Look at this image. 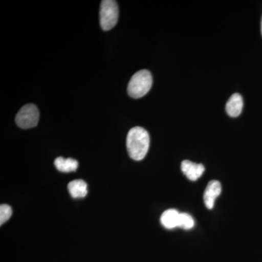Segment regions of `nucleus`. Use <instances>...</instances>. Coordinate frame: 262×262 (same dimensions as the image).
<instances>
[{"label":"nucleus","instance_id":"f257e3e1","mask_svg":"<svg viewBox=\"0 0 262 262\" xmlns=\"http://www.w3.org/2000/svg\"><path fill=\"white\" fill-rule=\"evenodd\" d=\"M149 135L145 129L134 127L129 130L127 136L126 146L129 156L136 161L145 158L149 148Z\"/></svg>","mask_w":262,"mask_h":262},{"label":"nucleus","instance_id":"f03ea898","mask_svg":"<svg viewBox=\"0 0 262 262\" xmlns=\"http://www.w3.org/2000/svg\"><path fill=\"white\" fill-rule=\"evenodd\" d=\"M152 85V76L149 71L143 70L134 74L131 77L127 93L131 98H140L148 94Z\"/></svg>","mask_w":262,"mask_h":262},{"label":"nucleus","instance_id":"7ed1b4c3","mask_svg":"<svg viewBox=\"0 0 262 262\" xmlns=\"http://www.w3.org/2000/svg\"><path fill=\"white\" fill-rule=\"evenodd\" d=\"M119 18V8L116 1L103 0L100 8V24L103 31H110L116 26Z\"/></svg>","mask_w":262,"mask_h":262},{"label":"nucleus","instance_id":"20e7f679","mask_svg":"<svg viewBox=\"0 0 262 262\" xmlns=\"http://www.w3.org/2000/svg\"><path fill=\"white\" fill-rule=\"evenodd\" d=\"M39 118V113L37 106L29 103L20 108L15 117V122L20 128L29 129L37 126Z\"/></svg>","mask_w":262,"mask_h":262},{"label":"nucleus","instance_id":"39448f33","mask_svg":"<svg viewBox=\"0 0 262 262\" xmlns=\"http://www.w3.org/2000/svg\"><path fill=\"white\" fill-rule=\"evenodd\" d=\"M221 192H222V185L220 182L213 180L208 183L203 194L205 206L208 209L211 210L214 207L215 199L220 195Z\"/></svg>","mask_w":262,"mask_h":262},{"label":"nucleus","instance_id":"423d86ee","mask_svg":"<svg viewBox=\"0 0 262 262\" xmlns=\"http://www.w3.org/2000/svg\"><path fill=\"white\" fill-rule=\"evenodd\" d=\"M181 169L187 179L192 182L198 180L205 171L204 165L194 163L187 160L182 161Z\"/></svg>","mask_w":262,"mask_h":262},{"label":"nucleus","instance_id":"0eeeda50","mask_svg":"<svg viewBox=\"0 0 262 262\" xmlns=\"http://www.w3.org/2000/svg\"><path fill=\"white\" fill-rule=\"evenodd\" d=\"M244 100L241 94H234L229 98L226 104V111L229 116L237 117L242 113Z\"/></svg>","mask_w":262,"mask_h":262},{"label":"nucleus","instance_id":"6e6552de","mask_svg":"<svg viewBox=\"0 0 262 262\" xmlns=\"http://www.w3.org/2000/svg\"><path fill=\"white\" fill-rule=\"evenodd\" d=\"M180 213L176 209H168L164 211L160 222L165 228L171 229L178 227Z\"/></svg>","mask_w":262,"mask_h":262},{"label":"nucleus","instance_id":"1a4fd4ad","mask_svg":"<svg viewBox=\"0 0 262 262\" xmlns=\"http://www.w3.org/2000/svg\"><path fill=\"white\" fill-rule=\"evenodd\" d=\"M68 190L73 198H84L88 194V185L82 179H77L68 184Z\"/></svg>","mask_w":262,"mask_h":262},{"label":"nucleus","instance_id":"9d476101","mask_svg":"<svg viewBox=\"0 0 262 262\" xmlns=\"http://www.w3.org/2000/svg\"><path fill=\"white\" fill-rule=\"evenodd\" d=\"M55 166L57 170L63 173H70L77 170L78 168L79 163L77 160L72 159V158H64L62 157L56 158L54 161Z\"/></svg>","mask_w":262,"mask_h":262},{"label":"nucleus","instance_id":"9b49d317","mask_svg":"<svg viewBox=\"0 0 262 262\" xmlns=\"http://www.w3.org/2000/svg\"><path fill=\"white\" fill-rule=\"evenodd\" d=\"M194 226V221L190 215L187 213H180L178 227L188 230L192 229Z\"/></svg>","mask_w":262,"mask_h":262},{"label":"nucleus","instance_id":"f8f14e48","mask_svg":"<svg viewBox=\"0 0 262 262\" xmlns=\"http://www.w3.org/2000/svg\"><path fill=\"white\" fill-rule=\"evenodd\" d=\"M13 211L11 207L8 205L3 204L0 206V225H3L5 222H8L11 217Z\"/></svg>","mask_w":262,"mask_h":262},{"label":"nucleus","instance_id":"ddd939ff","mask_svg":"<svg viewBox=\"0 0 262 262\" xmlns=\"http://www.w3.org/2000/svg\"><path fill=\"white\" fill-rule=\"evenodd\" d=\"M261 34H262V18H261Z\"/></svg>","mask_w":262,"mask_h":262}]
</instances>
